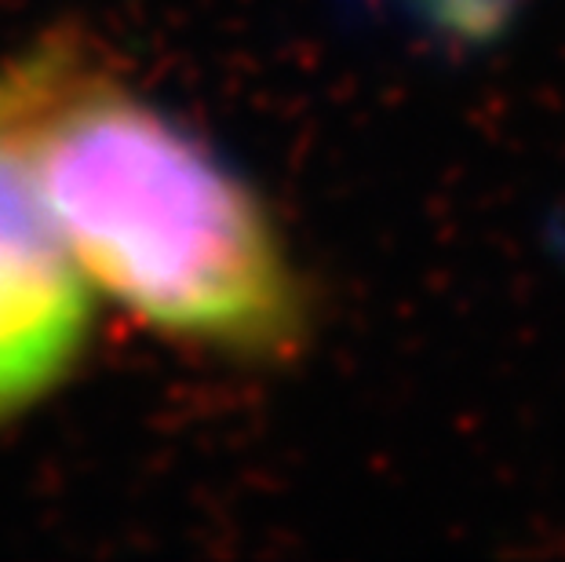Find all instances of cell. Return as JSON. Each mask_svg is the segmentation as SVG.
I'll list each match as a JSON object with an SVG mask.
<instances>
[{
	"instance_id": "cell-1",
	"label": "cell",
	"mask_w": 565,
	"mask_h": 562,
	"mask_svg": "<svg viewBox=\"0 0 565 562\" xmlns=\"http://www.w3.org/2000/svg\"><path fill=\"white\" fill-rule=\"evenodd\" d=\"M8 74L19 150L95 293L201 351H292L303 285L270 212L220 153L66 44Z\"/></svg>"
},
{
	"instance_id": "cell-2",
	"label": "cell",
	"mask_w": 565,
	"mask_h": 562,
	"mask_svg": "<svg viewBox=\"0 0 565 562\" xmlns=\"http://www.w3.org/2000/svg\"><path fill=\"white\" fill-rule=\"evenodd\" d=\"M0 106V427L15 424L77 369L95 326V285L55 226Z\"/></svg>"
},
{
	"instance_id": "cell-3",
	"label": "cell",
	"mask_w": 565,
	"mask_h": 562,
	"mask_svg": "<svg viewBox=\"0 0 565 562\" xmlns=\"http://www.w3.org/2000/svg\"><path fill=\"white\" fill-rule=\"evenodd\" d=\"M4 88H8L4 85V70H0V106H4Z\"/></svg>"
}]
</instances>
